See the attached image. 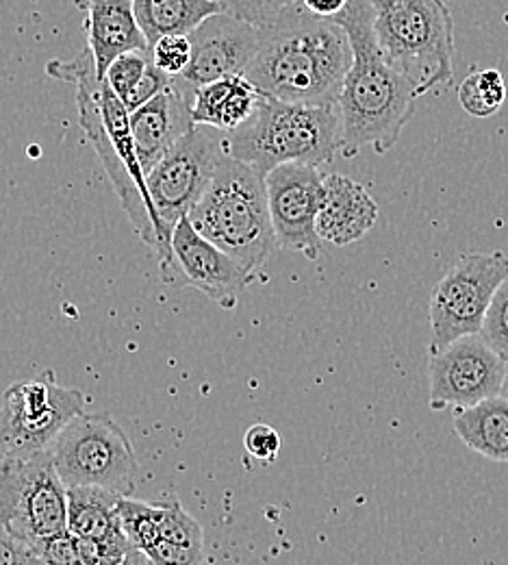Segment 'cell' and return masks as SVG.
Segmentation results:
<instances>
[{
    "label": "cell",
    "mask_w": 508,
    "mask_h": 565,
    "mask_svg": "<svg viewBox=\"0 0 508 565\" xmlns=\"http://www.w3.org/2000/svg\"><path fill=\"white\" fill-rule=\"evenodd\" d=\"M350 40L353 66L339 96L342 152L357 157L364 148L378 154L391 150L420 98L409 76L398 71L380 51L374 33V9L369 0H348L346 9L333 18Z\"/></svg>",
    "instance_id": "obj_1"
},
{
    "label": "cell",
    "mask_w": 508,
    "mask_h": 565,
    "mask_svg": "<svg viewBox=\"0 0 508 565\" xmlns=\"http://www.w3.org/2000/svg\"><path fill=\"white\" fill-rule=\"evenodd\" d=\"M350 66L348 33L337 22L300 9L261 26L259 51L244 74L279 100L337 105Z\"/></svg>",
    "instance_id": "obj_2"
},
{
    "label": "cell",
    "mask_w": 508,
    "mask_h": 565,
    "mask_svg": "<svg viewBox=\"0 0 508 565\" xmlns=\"http://www.w3.org/2000/svg\"><path fill=\"white\" fill-rule=\"evenodd\" d=\"M224 150L263 174L283 163L320 168L342 152L339 107L266 96L248 122L224 134Z\"/></svg>",
    "instance_id": "obj_3"
},
{
    "label": "cell",
    "mask_w": 508,
    "mask_h": 565,
    "mask_svg": "<svg viewBox=\"0 0 508 565\" xmlns=\"http://www.w3.org/2000/svg\"><path fill=\"white\" fill-rule=\"evenodd\" d=\"M187 217L252 277L277 248L266 174L228 154L221 157L212 185Z\"/></svg>",
    "instance_id": "obj_4"
},
{
    "label": "cell",
    "mask_w": 508,
    "mask_h": 565,
    "mask_svg": "<svg viewBox=\"0 0 508 565\" xmlns=\"http://www.w3.org/2000/svg\"><path fill=\"white\" fill-rule=\"evenodd\" d=\"M385 57L424 96L452 83L454 18L445 0H369Z\"/></svg>",
    "instance_id": "obj_5"
},
{
    "label": "cell",
    "mask_w": 508,
    "mask_h": 565,
    "mask_svg": "<svg viewBox=\"0 0 508 565\" xmlns=\"http://www.w3.org/2000/svg\"><path fill=\"white\" fill-rule=\"evenodd\" d=\"M66 488H96L133 495L140 461L125 428L102 414H78L51 446Z\"/></svg>",
    "instance_id": "obj_6"
},
{
    "label": "cell",
    "mask_w": 508,
    "mask_h": 565,
    "mask_svg": "<svg viewBox=\"0 0 508 565\" xmlns=\"http://www.w3.org/2000/svg\"><path fill=\"white\" fill-rule=\"evenodd\" d=\"M0 524L33 551L68 531V488L48 450L0 461Z\"/></svg>",
    "instance_id": "obj_7"
},
{
    "label": "cell",
    "mask_w": 508,
    "mask_h": 565,
    "mask_svg": "<svg viewBox=\"0 0 508 565\" xmlns=\"http://www.w3.org/2000/svg\"><path fill=\"white\" fill-rule=\"evenodd\" d=\"M83 392L60 385L53 370L9 385L0 403V461L51 450L57 435L83 414Z\"/></svg>",
    "instance_id": "obj_8"
},
{
    "label": "cell",
    "mask_w": 508,
    "mask_h": 565,
    "mask_svg": "<svg viewBox=\"0 0 508 565\" xmlns=\"http://www.w3.org/2000/svg\"><path fill=\"white\" fill-rule=\"evenodd\" d=\"M507 279L505 253L463 255L431 294V353L461 338L480 335L491 300Z\"/></svg>",
    "instance_id": "obj_9"
},
{
    "label": "cell",
    "mask_w": 508,
    "mask_h": 565,
    "mask_svg": "<svg viewBox=\"0 0 508 565\" xmlns=\"http://www.w3.org/2000/svg\"><path fill=\"white\" fill-rule=\"evenodd\" d=\"M46 74L55 81L73 83L76 87V109H78L80 129L89 141V146L96 150L136 233L152 248V253H156V248H159L156 226L152 222L144 194L138 188V183L129 177V172L120 163V159L116 157V150L111 146L105 122H102V109H100L102 78L96 68L94 53L85 46L80 53L74 55L73 60H53L46 64Z\"/></svg>",
    "instance_id": "obj_10"
},
{
    "label": "cell",
    "mask_w": 508,
    "mask_h": 565,
    "mask_svg": "<svg viewBox=\"0 0 508 565\" xmlns=\"http://www.w3.org/2000/svg\"><path fill=\"white\" fill-rule=\"evenodd\" d=\"M224 154V134L196 125L148 172V194L170 237L179 220L194 212L205 196Z\"/></svg>",
    "instance_id": "obj_11"
},
{
    "label": "cell",
    "mask_w": 508,
    "mask_h": 565,
    "mask_svg": "<svg viewBox=\"0 0 508 565\" xmlns=\"http://www.w3.org/2000/svg\"><path fill=\"white\" fill-rule=\"evenodd\" d=\"M277 246L315 262L322 255L317 213L324 201V174L315 166L283 163L266 174Z\"/></svg>",
    "instance_id": "obj_12"
},
{
    "label": "cell",
    "mask_w": 508,
    "mask_h": 565,
    "mask_svg": "<svg viewBox=\"0 0 508 565\" xmlns=\"http://www.w3.org/2000/svg\"><path fill=\"white\" fill-rule=\"evenodd\" d=\"M507 361L480 335H467L431 356V405L469 409L502 394Z\"/></svg>",
    "instance_id": "obj_13"
},
{
    "label": "cell",
    "mask_w": 508,
    "mask_h": 565,
    "mask_svg": "<svg viewBox=\"0 0 508 565\" xmlns=\"http://www.w3.org/2000/svg\"><path fill=\"white\" fill-rule=\"evenodd\" d=\"M172 268L161 279L176 289L194 287L224 309H235L246 287L255 281L230 255L196 231L190 217L172 231Z\"/></svg>",
    "instance_id": "obj_14"
},
{
    "label": "cell",
    "mask_w": 508,
    "mask_h": 565,
    "mask_svg": "<svg viewBox=\"0 0 508 565\" xmlns=\"http://www.w3.org/2000/svg\"><path fill=\"white\" fill-rule=\"evenodd\" d=\"M190 42L192 62L181 78L196 89L224 76L248 71L259 51L261 26L241 20L230 11H221L194 29Z\"/></svg>",
    "instance_id": "obj_15"
},
{
    "label": "cell",
    "mask_w": 508,
    "mask_h": 565,
    "mask_svg": "<svg viewBox=\"0 0 508 565\" xmlns=\"http://www.w3.org/2000/svg\"><path fill=\"white\" fill-rule=\"evenodd\" d=\"M194 87L181 76H172L170 85L131 114V129L145 177L165 157L172 146L183 140L194 127Z\"/></svg>",
    "instance_id": "obj_16"
},
{
    "label": "cell",
    "mask_w": 508,
    "mask_h": 565,
    "mask_svg": "<svg viewBox=\"0 0 508 565\" xmlns=\"http://www.w3.org/2000/svg\"><path fill=\"white\" fill-rule=\"evenodd\" d=\"M74 4L85 13L87 49L94 53L100 78L116 57L129 51H150L133 0H74Z\"/></svg>",
    "instance_id": "obj_17"
},
{
    "label": "cell",
    "mask_w": 508,
    "mask_h": 565,
    "mask_svg": "<svg viewBox=\"0 0 508 565\" xmlns=\"http://www.w3.org/2000/svg\"><path fill=\"white\" fill-rule=\"evenodd\" d=\"M378 220V205L361 183L346 174L324 177V201L317 213V235L333 246H348L371 231Z\"/></svg>",
    "instance_id": "obj_18"
},
{
    "label": "cell",
    "mask_w": 508,
    "mask_h": 565,
    "mask_svg": "<svg viewBox=\"0 0 508 565\" xmlns=\"http://www.w3.org/2000/svg\"><path fill=\"white\" fill-rule=\"evenodd\" d=\"M268 94L246 74H230L194 89V122L230 134L252 118Z\"/></svg>",
    "instance_id": "obj_19"
},
{
    "label": "cell",
    "mask_w": 508,
    "mask_h": 565,
    "mask_svg": "<svg viewBox=\"0 0 508 565\" xmlns=\"http://www.w3.org/2000/svg\"><path fill=\"white\" fill-rule=\"evenodd\" d=\"M454 430L469 450L508 463V398L502 394L463 409L454 418Z\"/></svg>",
    "instance_id": "obj_20"
},
{
    "label": "cell",
    "mask_w": 508,
    "mask_h": 565,
    "mask_svg": "<svg viewBox=\"0 0 508 565\" xmlns=\"http://www.w3.org/2000/svg\"><path fill=\"white\" fill-rule=\"evenodd\" d=\"M148 46L165 35H190L207 18L226 11L216 0H133Z\"/></svg>",
    "instance_id": "obj_21"
},
{
    "label": "cell",
    "mask_w": 508,
    "mask_h": 565,
    "mask_svg": "<svg viewBox=\"0 0 508 565\" xmlns=\"http://www.w3.org/2000/svg\"><path fill=\"white\" fill-rule=\"evenodd\" d=\"M120 498L96 488H68V531L100 544L127 535Z\"/></svg>",
    "instance_id": "obj_22"
},
{
    "label": "cell",
    "mask_w": 508,
    "mask_h": 565,
    "mask_svg": "<svg viewBox=\"0 0 508 565\" xmlns=\"http://www.w3.org/2000/svg\"><path fill=\"white\" fill-rule=\"evenodd\" d=\"M505 76L494 68L469 74L458 87L461 107L474 118H491L507 103Z\"/></svg>",
    "instance_id": "obj_23"
},
{
    "label": "cell",
    "mask_w": 508,
    "mask_h": 565,
    "mask_svg": "<svg viewBox=\"0 0 508 565\" xmlns=\"http://www.w3.org/2000/svg\"><path fill=\"white\" fill-rule=\"evenodd\" d=\"M48 565H105L102 544L64 531L35 551Z\"/></svg>",
    "instance_id": "obj_24"
},
{
    "label": "cell",
    "mask_w": 508,
    "mask_h": 565,
    "mask_svg": "<svg viewBox=\"0 0 508 565\" xmlns=\"http://www.w3.org/2000/svg\"><path fill=\"white\" fill-rule=\"evenodd\" d=\"M150 66H152L150 51H129L111 62V66L105 72V81L125 103L133 94V89L142 83Z\"/></svg>",
    "instance_id": "obj_25"
},
{
    "label": "cell",
    "mask_w": 508,
    "mask_h": 565,
    "mask_svg": "<svg viewBox=\"0 0 508 565\" xmlns=\"http://www.w3.org/2000/svg\"><path fill=\"white\" fill-rule=\"evenodd\" d=\"M300 9H304L302 0H228L226 7L233 15L257 26H272Z\"/></svg>",
    "instance_id": "obj_26"
},
{
    "label": "cell",
    "mask_w": 508,
    "mask_h": 565,
    "mask_svg": "<svg viewBox=\"0 0 508 565\" xmlns=\"http://www.w3.org/2000/svg\"><path fill=\"white\" fill-rule=\"evenodd\" d=\"M152 64L170 76H181L192 62L190 35H165L150 46Z\"/></svg>",
    "instance_id": "obj_27"
},
{
    "label": "cell",
    "mask_w": 508,
    "mask_h": 565,
    "mask_svg": "<svg viewBox=\"0 0 508 565\" xmlns=\"http://www.w3.org/2000/svg\"><path fill=\"white\" fill-rule=\"evenodd\" d=\"M480 338L508 363V279L491 300Z\"/></svg>",
    "instance_id": "obj_28"
},
{
    "label": "cell",
    "mask_w": 508,
    "mask_h": 565,
    "mask_svg": "<svg viewBox=\"0 0 508 565\" xmlns=\"http://www.w3.org/2000/svg\"><path fill=\"white\" fill-rule=\"evenodd\" d=\"M244 446L250 457L272 463L281 452V435L268 424H255L244 433Z\"/></svg>",
    "instance_id": "obj_29"
},
{
    "label": "cell",
    "mask_w": 508,
    "mask_h": 565,
    "mask_svg": "<svg viewBox=\"0 0 508 565\" xmlns=\"http://www.w3.org/2000/svg\"><path fill=\"white\" fill-rule=\"evenodd\" d=\"M0 565H48L31 546L15 540L0 524Z\"/></svg>",
    "instance_id": "obj_30"
},
{
    "label": "cell",
    "mask_w": 508,
    "mask_h": 565,
    "mask_svg": "<svg viewBox=\"0 0 508 565\" xmlns=\"http://www.w3.org/2000/svg\"><path fill=\"white\" fill-rule=\"evenodd\" d=\"M346 4L348 0H302V7L309 13L326 20H333L335 15H339L346 9Z\"/></svg>",
    "instance_id": "obj_31"
},
{
    "label": "cell",
    "mask_w": 508,
    "mask_h": 565,
    "mask_svg": "<svg viewBox=\"0 0 508 565\" xmlns=\"http://www.w3.org/2000/svg\"><path fill=\"white\" fill-rule=\"evenodd\" d=\"M118 565H154L148 557H145L144 553L142 551H138L136 546L129 551V555L120 562Z\"/></svg>",
    "instance_id": "obj_32"
},
{
    "label": "cell",
    "mask_w": 508,
    "mask_h": 565,
    "mask_svg": "<svg viewBox=\"0 0 508 565\" xmlns=\"http://www.w3.org/2000/svg\"><path fill=\"white\" fill-rule=\"evenodd\" d=\"M502 396L508 398V365H507V376H505V385H502Z\"/></svg>",
    "instance_id": "obj_33"
},
{
    "label": "cell",
    "mask_w": 508,
    "mask_h": 565,
    "mask_svg": "<svg viewBox=\"0 0 508 565\" xmlns=\"http://www.w3.org/2000/svg\"><path fill=\"white\" fill-rule=\"evenodd\" d=\"M219 4H224V7H228V0H216Z\"/></svg>",
    "instance_id": "obj_34"
}]
</instances>
